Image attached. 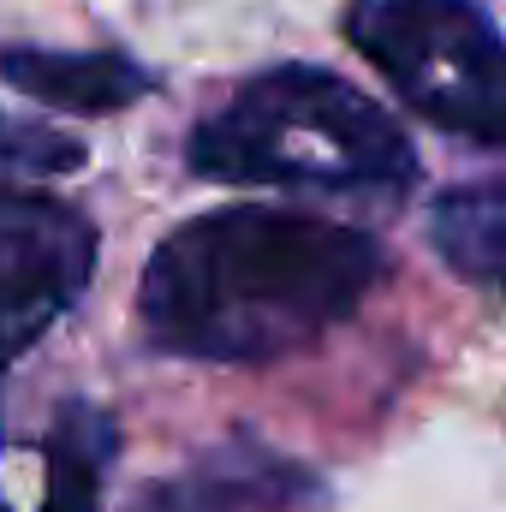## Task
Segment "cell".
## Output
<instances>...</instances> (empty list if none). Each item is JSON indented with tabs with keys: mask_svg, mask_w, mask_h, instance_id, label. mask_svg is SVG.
<instances>
[{
	"mask_svg": "<svg viewBox=\"0 0 506 512\" xmlns=\"http://www.w3.org/2000/svg\"><path fill=\"white\" fill-rule=\"evenodd\" d=\"M0 78L60 114H114L155 90L126 54H60V48H0Z\"/></svg>",
	"mask_w": 506,
	"mask_h": 512,
	"instance_id": "8992f818",
	"label": "cell"
},
{
	"mask_svg": "<svg viewBox=\"0 0 506 512\" xmlns=\"http://www.w3.org/2000/svg\"><path fill=\"white\" fill-rule=\"evenodd\" d=\"M78 161H84V149L72 137L42 126H18V120L0 114V167H12V173H66Z\"/></svg>",
	"mask_w": 506,
	"mask_h": 512,
	"instance_id": "9c48e42d",
	"label": "cell"
},
{
	"mask_svg": "<svg viewBox=\"0 0 506 512\" xmlns=\"http://www.w3.org/2000/svg\"><path fill=\"white\" fill-rule=\"evenodd\" d=\"M310 501H316V477L298 459L256 447L251 435H233L197 465L149 483L131 501V512H292Z\"/></svg>",
	"mask_w": 506,
	"mask_h": 512,
	"instance_id": "5b68a950",
	"label": "cell"
},
{
	"mask_svg": "<svg viewBox=\"0 0 506 512\" xmlns=\"http://www.w3.org/2000/svg\"><path fill=\"white\" fill-rule=\"evenodd\" d=\"M346 36L411 114L506 149V42L471 0H352Z\"/></svg>",
	"mask_w": 506,
	"mask_h": 512,
	"instance_id": "3957f363",
	"label": "cell"
},
{
	"mask_svg": "<svg viewBox=\"0 0 506 512\" xmlns=\"http://www.w3.org/2000/svg\"><path fill=\"white\" fill-rule=\"evenodd\" d=\"M96 268V233L78 209L0 185V376L78 304Z\"/></svg>",
	"mask_w": 506,
	"mask_h": 512,
	"instance_id": "277c9868",
	"label": "cell"
},
{
	"mask_svg": "<svg viewBox=\"0 0 506 512\" xmlns=\"http://www.w3.org/2000/svg\"><path fill=\"white\" fill-rule=\"evenodd\" d=\"M191 167L227 185L399 191L417 179L405 131L364 90L316 66H274L191 131Z\"/></svg>",
	"mask_w": 506,
	"mask_h": 512,
	"instance_id": "7a4b0ae2",
	"label": "cell"
},
{
	"mask_svg": "<svg viewBox=\"0 0 506 512\" xmlns=\"http://www.w3.org/2000/svg\"><path fill=\"white\" fill-rule=\"evenodd\" d=\"M364 227L298 209H215L173 227L137 286L149 346L203 364H262L310 346L376 286Z\"/></svg>",
	"mask_w": 506,
	"mask_h": 512,
	"instance_id": "6da1fadb",
	"label": "cell"
},
{
	"mask_svg": "<svg viewBox=\"0 0 506 512\" xmlns=\"http://www.w3.org/2000/svg\"><path fill=\"white\" fill-rule=\"evenodd\" d=\"M114 447H120L114 423L96 405L66 399L54 411L48 441H42V501H36V512H96Z\"/></svg>",
	"mask_w": 506,
	"mask_h": 512,
	"instance_id": "52a82bcc",
	"label": "cell"
},
{
	"mask_svg": "<svg viewBox=\"0 0 506 512\" xmlns=\"http://www.w3.org/2000/svg\"><path fill=\"white\" fill-rule=\"evenodd\" d=\"M429 245L459 280L506 292V185H459L435 197Z\"/></svg>",
	"mask_w": 506,
	"mask_h": 512,
	"instance_id": "ba28073f",
	"label": "cell"
}]
</instances>
